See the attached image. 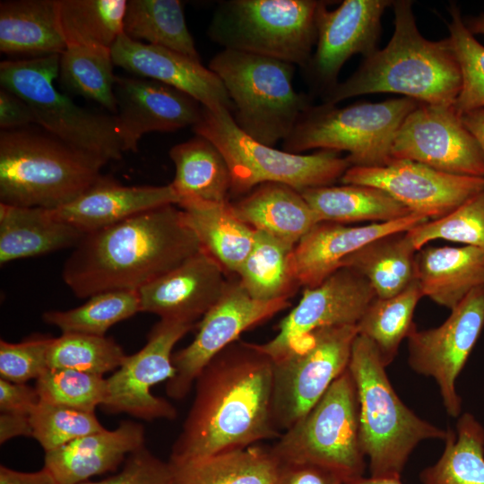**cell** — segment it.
Wrapping results in <instances>:
<instances>
[{
    "label": "cell",
    "instance_id": "3",
    "mask_svg": "<svg viewBox=\"0 0 484 484\" xmlns=\"http://www.w3.org/2000/svg\"><path fill=\"white\" fill-rule=\"evenodd\" d=\"M394 30L383 49L365 57L349 78L324 95L336 105L356 96L392 92L429 105L454 106L462 74L451 40H428L418 30L409 0L393 1Z\"/></svg>",
    "mask_w": 484,
    "mask_h": 484
},
{
    "label": "cell",
    "instance_id": "34",
    "mask_svg": "<svg viewBox=\"0 0 484 484\" xmlns=\"http://www.w3.org/2000/svg\"><path fill=\"white\" fill-rule=\"evenodd\" d=\"M417 252L407 231L397 232L366 245L345 258L341 268H351L361 274L376 298H389L416 280Z\"/></svg>",
    "mask_w": 484,
    "mask_h": 484
},
{
    "label": "cell",
    "instance_id": "55",
    "mask_svg": "<svg viewBox=\"0 0 484 484\" xmlns=\"http://www.w3.org/2000/svg\"><path fill=\"white\" fill-rule=\"evenodd\" d=\"M467 29L473 34L484 35V13L463 19Z\"/></svg>",
    "mask_w": 484,
    "mask_h": 484
},
{
    "label": "cell",
    "instance_id": "30",
    "mask_svg": "<svg viewBox=\"0 0 484 484\" xmlns=\"http://www.w3.org/2000/svg\"><path fill=\"white\" fill-rule=\"evenodd\" d=\"M66 48L56 0H7L0 3V50L34 57L61 55Z\"/></svg>",
    "mask_w": 484,
    "mask_h": 484
},
{
    "label": "cell",
    "instance_id": "35",
    "mask_svg": "<svg viewBox=\"0 0 484 484\" xmlns=\"http://www.w3.org/2000/svg\"><path fill=\"white\" fill-rule=\"evenodd\" d=\"M293 246L255 230L252 248L237 275L254 298L264 301L288 299L299 287Z\"/></svg>",
    "mask_w": 484,
    "mask_h": 484
},
{
    "label": "cell",
    "instance_id": "53",
    "mask_svg": "<svg viewBox=\"0 0 484 484\" xmlns=\"http://www.w3.org/2000/svg\"><path fill=\"white\" fill-rule=\"evenodd\" d=\"M0 484H56L52 473L43 466L37 471L25 472L0 466Z\"/></svg>",
    "mask_w": 484,
    "mask_h": 484
},
{
    "label": "cell",
    "instance_id": "1",
    "mask_svg": "<svg viewBox=\"0 0 484 484\" xmlns=\"http://www.w3.org/2000/svg\"><path fill=\"white\" fill-rule=\"evenodd\" d=\"M273 360L237 340L194 382V402L169 462L180 463L279 438L272 416Z\"/></svg>",
    "mask_w": 484,
    "mask_h": 484
},
{
    "label": "cell",
    "instance_id": "29",
    "mask_svg": "<svg viewBox=\"0 0 484 484\" xmlns=\"http://www.w3.org/2000/svg\"><path fill=\"white\" fill-rule=\"evenodd\" d=\"M177 206L202 249L225 271L237 274L252 248L255 230L234 213L229 202L185 199Z\"/></svg>",
    "mask_w": 484,
    "mask_h": 484
},
{
    "label": "cell",
    "instance_id": "5",
    "mask_svg": "<svg viewBox=\"0 0 484 484\" xmlns=\"http://www.w3.org/2000/svg\"><path fill=\"white\" fill-rule=\"evenodd\" d=\"M374 343L358 334L348 366L356 384L360 442L370 477L401 478L415 447L445 440L447 430L422 419L394 391Z\"/></svg>",
    "mask_w": 484,
    "mask_h": 484
},
{
    "label": "cell",
    "instance_id": "43",
    "mask_svg": "<svg viewBox=\"0 0 484 484\" xmlns=\"http://www.w3.org/2000/svg\"><path fill=\"white\" fill-rule=\"evenodd\" d=\"M449 13V39L462 74V87L454 107L462 116L484 109V46L467 29L457 4H452Z\"/></svg>",
    "mask_w": 484,
    "mask_h": 484
},
{
    "label": "cell",
    "instance_id": "28",
    "mask_svg": "<svg viewBox=\"0 0 484 484\" xmlns=\"http://www.w3.org/2000/svg\"><path fill=\"white\" fill-rule=\"evenodd\" d=\"M234 213L255 230L295 246L320 220L301 193L280 183H264L230 203Z\"/></svg>",
    "mask_w": 484,
    "mask_h": 484
},
{
    "label": "cell",
    "instance_id": "31",
    "mask_svg": "<svg viewBox=\"0 0 484 484\" xmlns=\"http://www.w3.org/2000/svg\"><path fill=\"white\" fill-rule=\"evenodd\" d=\"M169 155L175 166V176L170 185L179 202L185 199L228 202L231 184L229 167L211 141L196 134L174 145Z\"/></svg>",
    "mask_w": 484,
    "mask_h": 484
},
{
    "label": "cell",
    "instance_id": "15",
    "mask_svg": "<svg viewBox=\"0 0 484 484\" xmlns=\"http://www.w3.org/2000/svg\"><path fill=\"white\" fill-rule=\"evenodd\" d=\"M289 306L288 299H255L238 279L228 281L220 298L202 317L192 342L173 353L174 375L167 381V394L175 400L185 398L202 370L218 353L238 340L243 332Z\"/></svg>",
    "mask_w": 484,
    "mask_h": 484
},
{
    "label": "cell",
    "instance_id": "45",
    "mask_svg": "<svg viewBox=\"0 0 484 484\" xmlns=\"http://www.w3.org/2000/svg\"><path fill=\"white\" fill-rule=\"evenodd\" d=\"M35 388L40 402L95 412L106 398L107 378L73 369L48 368L36 380Z\"/></svg>",
    "mask_w": 484,
    "mask_h": 484
},
{
    "label": "cell",
    "instance_id": "20",
    "mask_svg": "<svg viewBox=\"0 0 484 484\" xmlns=\"http://www.w3.org/2000/svg\"><path fill=\"white\" fill-rule=\"evenodd\" d=\"M116 129L123 151H137L142 137L151 132H173L195 125L203 106L190 95L165 83L117 76Z\"/></svg>",
    "mask_w": 484,
    "mask_h": 484
},
{
    "label": "cell",
    "instance_id": "39",
    "mask_svg": "<svg viewBox=\"0 0 484 484\" xmlns=\"http://www.w3.org/2000/svg\"><path fill=\"white\" fill-rule=\"evenodd\" d=\"M423 297L414 280L406 289L389 298H376L357 324L358 334L371 341L387 367L397 355L400 344L415 325L412 321Z\"/></svg>",
    "mask_w": 484,
    "mask_h": 484
},
{
    "label": "cell",
    "instance_id": "23",
    "mask_svg": "<svg viewBox=\"0 0 484 484\" xmlns=\"http://www.w3.org/2000/svg\"><path fill=\"white\" fill-rule=\"evenodd\" d=\"M428 218L411 213L404 218L348 227L340 223L320 222L295 246L293 260L300 286L312 288L322 283L341 268L342 261L376 238L410 230Z\"/></svg>",
    "mask_w": 484,
    "mask_h": 484
},
{
    "label": "cell",
    "instance_id": "19",
    "mask_svg": "<svg viewBox=\"0 0 484 484\" xmlns=\"http://www.w3.org/2000/svg\"><path fill=\"white\" fill-rule=\"evenodd\" d=\"M376 298L361 274L341 267L319 285L305 288L298 305L280 322L278 333L258 346L272 360L277 359L317 329L357 325Z\"/></svg>",
    "mask_w": 484,
    "mask_h": 484
},
{
    "label": "cell",
    "instance_id": "48",
    "mask_svg": "<svg viewBox=\"0 0 484 484\" xmlns=\"http://www.w3.org/2000/svg\"><path fill=\"white\" fill-rule=\"evenodd\" d=\"M172 480L170 462L162 461L143 445L127 456L118 472L81 484H172Z\"/></svg>",
    "mask_w": 484,
    "mask_h": 484
},
{
    "label": "cell",
    "instance_id": "8",
    "mask_svg": "<svg viewBox=\"0 0 484 484\" xmlns=\"http://www.w3.org/2000/svg\"><path fill=\"white\" fill-rule=\"evenodd\" d=\"M419 101L407 98L355 103L344 108L311 105L282 142L283 150L301 153L312 149L347 151L351 167H383L393 161V140Z\"/></svg>",
    "mask_w": 484,
    "mask_h": 484
},
{
    "label": "cell",
    "instance_id": "47",
    "mask_svg": "<svg viewBox=\"0 0 484 484\" xmlns=\"http://www.w3.org/2000/svg\"><path fill=\"white\" fill-rule=\"evenodd\" d=\"M52 339L46 334H36L20 342L1 340V378L23 384L37 380L48 369V352Z\"/></svg>",
    "mask_w": 484,
    "mask_h": 484
},
{
    "label": "cell",
    "instance_id": "37",
    "mask_svg": "<svg viewBox=\"0 0 484 484\" xmlns=\"http://www.w3.org/2000/svg\"><path fill=\"white\" fill-rule=\"evenodd\" d=\"M437 462L419 475L422 484H484V427L471 413L448 428Z\"/></svg>",
    "mask_w": 484,
    "mask_h": 484
},
{
    "label": "cell",
    "instance_id": "40",
    "mask_svg": "<svg viewBox=\"0 0 484 484\" xmlns=\"http://www.w3.org/2000/svg\"><path fill=\"white\" fill-rule=\"evenodd\" d=\"M111 49L67 47L60 55L58 76L68 91L117 111Z\"/></svg>",
    "mask_w": 484,
    "mask_h": 484
},
{
    "label": "cell",
    "instance_id": "26",
    "mask_svg": "<svg viewBox=\"0 0 484 484\" xmlns=\"http://www.w3.org/2000/svg\"><path fill=\"white\" fill-rule=\"evenodd\" d=\"M415 278L423 294L452 310L484 287V250L473 246H428L417 252Z\"/></svg>",
    "mask_w": 484,
    "mask_h": 484
},
{
    "label": "cell",
    "instance_id": "14",
    "mask_svg": "<svg viewBox=\"0 0 484 484\" xmlns=\"http://www.w3.org/2000/svg\"><path fill=\"white\" fill-rule=\"evenodd\" d=\"M484 328V287L467 295L437 327L418 330L407 337L408 362L413 371L436 382L443 404L452 417H459L462 398L455 382Z\"/></svg>",
    "mask_w": 484,
    "mask_h": 484
},
{
    "label": "cell",
    "instance_id": "27",
    "mask_svg": "<svg viewBox=\"0 0 484 484\" xmlns=\"http://www.w3.org/2000/svg\"><path fill=\"white\" fill-rule=\"evenodd\" d=\"M85 235L50 209L0 203V264L75 247Z\"/></svg>",
    "mask_w": 484,
    "mask_h": 484
},
{
    "label": "cell",
    "instance_id": "42",
    "mask_svg": "<svg viewBox=\"0 0 484 484\" xmlns=\"http://www.w3.org/2000/svg\"><path fill=\"white\" fill-rule=\"evenodd\" d=\"M112 338L78 333L53 337L48 352L50 369H73L103 376L117 370L126 358Z\"/></svg>",
    "mask_w": 484,
    "mask_h": 484
},
{
    "label": "cell",
    "instance_id": "46",
    "mask_svg": "<svg viewBox=\"0 0 484 484\" xmlns=\"http://www.w3.org/2000/svg\"><path fill=\"white\" fill-rule=\"evenodd\" d=\"M33 438L45 453L87 435L101 431L95 412H89L65 406L40 402L30 414Z\"/></svg>",
    "mask_w": 484,
    "mask_h": 484
},
{
    "label": "cell",
    "instance_id": "38",
    "mask_svg": "<svg viewBox=\"0 0 484 484\" xmlns=\"http://www.w3.org/2000/svg\"><path fill=\"white\" fill-rule=\"evenodd\" d=\"M67 47L111 49L123 32L126 0H56Z\"/></svg>",
    "mask_w": 484,
    "mask_h": 484
},
{
    "label": "cell",
    "instance_id": "44",
    "mask_svg": "<svg viewBox=\"0 0 484 484\" xmlns=\"http://www.w3.org/2000/svg\"><path fill=\"white\" fill-rule=\"evenodd\" d=\"M407 235L417 251L436 239L484 250V190L445 216L407 230Z\"/></svg>",
    "mask_w": 484,
    "mask_h": 484
},
{
    "label": "cell",
    "instance_id": "2",
    "mask_svg": "<svg viewBox=\"0 0 484 484\" xmlns=\"http://www.w3.org/2000/svg\"><path fill=\"white\" fill-rule=\"evenodd\" d=\"M200 250L181 209L168 204L86 233L65 261L62 278L81 298L138 290Z\"/></svg>",
    "mask_w": 484,
    "mask_h": 484
},
{
    "label": "cell",
    "instance_id": "13",
    "mask_svg": "<svg viewBox=\"0 0 484 484\" xmlns=\"http://www.w3.org/2000/svg\"><path fill=\"white\" fill-rule=\"evenodd\" d=\"M194 323L160 319L150 331L144 346L127 355L123 364L107 378V394L100 408L108 414L126 413L146 421L174 419L177 409L151 388L174 375L172 351L190 332Z\"/></svg>",
    "mask_w": 484,
    "mask_h": 484
},
{
    "label": "cell",
    "instance_id": "36",
    "mask_svg": "<svg viewBox=\"0 0 484 484\" xmlns=\"http://www.w3.org/2000/svg\"><path fill=\"white\" fill-rule=\"evenodd\" d=\"M123 32L133 40L201 61L178 0H129Z\"/></svg>",
    "mask_w": 484,
    "mask_h": 484
},
{
    "label": "cell",
    "instance_id": "12",
    "mask_svg": "<svg viewBox=\"0 0 484 484\" xmlns=\"http://www.w3.org/2000/svg\"><path fill=\"white\" fill-rule=\"evenodd\" d=\"M357 325L317 329L273 360L272 416L281 433L304 417L348 368Z\"/></svg>",
    "mask_w": 484,
    "mask_h": 484
},
{
    "label": "cell",
    "instance_id": "49",
    "mask_svg": "<svg viewBox=\"0 0 484 484\" xmlns=\"http://www.w3.org/2000/svg\"><path fill=\"white\" fill-rule=\"evenodd\" d=\"M272 484H347L335 472L311 463L281 462Z\"/></svg>",
    "mask_w": 484,
    "mask_h": 484
},
{
    "label": "cell",
    "instance_id": "41",
    "mask_svg": "<svg viewBox=\"0 0 484 484\" xmlns=\"http://www.w3.org/2000/svg\"><path fill=\"white\" fill-rule=\"evenodd\" d=\"M138 312H141L138 291L117 290L95 294L72 309L47 311L42 319L46 324L57 327L62 333L105 336L112 325Z\"/></svg>",
    "mask_w": 484,
    "mask_h": 484
},
{
    "label": "cell",
    "instance_id": "51",
    "mask_svg": "<svg viewBox=\"0 0 484 484\" xmlns=\"http://www.w3.org/2000/svg\"><path fill=\"white\" fill-rule=\"evenodd\" d=\"M36 124L30 106L15 93L1 88L0 90V127L2 130L25 128Z\"/></svg>",
    "mask_w": 484,
    "mask_h": 484
},
{
    "label": "cell",
    "instance_id": "33",
    "mask_svg": "<svg viewBox=\"0 0 484 484\" xmlns=\"http://www.w3.org/2000/svg\"><path fill=\"white\" fill-rule=\"evenodd\" d=\"M300 193L320 222H387L411 214L407 207L375 186L343 184L310 188Z\"/></svg>",
    "mask_w": 484,
    "mask_h": 484
},
{
    "label": "cell",
    "instance_id": "4",
    "mask_svg": "<svg viewBox=\"0 0 484 484\" xmlns=\"http://www.w3.org/2000/svg\"><path fill=\"white\" fill-rule=\"evenodd\" d=\"M106 163L47 132L1 130L0 201L57 209L85 191Z\"/></svg>",
    "mask_w": 484,
    "mask_h": 484
},
{
    "label": "cell",
    "instance_id": "56",
    "mask_svg": "<svg viewBox=\"0 0 484 484\" xmlns=\"http://www.w3.org/2000/svg\"><path fill=\"white\" fill-rule=\"evenodd\" d=\"M347 484H402L401 478H364L360 477Z\"/></svg>",
    "mask_w": 484,
    "mask_h": 484
},
{
    "label": "cell",
    "instance_id": "11",
    "mask_svg": "<svg viewBox=\"0 0 484 484\" xmlns=\"http://www.w3.org/2000/svg\"><path fill=\"white\" fill-rule=\"evenodd\" d=\"M59 59L53 55L2 61L1 88L26 101L47 133L106 162L120 160L124 151L114 117L83 108L55 87Z\"/></svg>",
    "mask_w": 484,
    "mask_h": 484
},
{
    "label": "cell",
    "instance_id": "22",
    "mask_svg": "<svg viewBox=\"0 0 484 484\" xmlns=\"http://www.w3.org/2000/svg\"><path fill=\"white\" fill-rule=\"evenodd\" d=\"M227 282L223 267L202 249L139 289L140 309L194 324L217 302Z\"/></svg>",
    "mask_w": 484,
    "mask_h": 484
},
{
    "label": "cell",
    "instance_id": "10",
    "mask_svg": "<svg viewBox=\"0 0 484 484\" xmlns=\"http://www.w3.org/2000/svg\"><path fill=\"white\" fill-rule=\"evenodd\" d=\"M271 450L281 462L326 468L347 483L363 477L366 467L356 384L347 368L311 410L281 433Z\"/></svg>",
    "mask_w": 484,
    "mask_h": 484
},
{
    "label": "cell",
    "instance_id": "18",
    "mask_svg": "<svg viewBox=\"0 0 484 484\" xmlns=\"http://www.w3.org/2000/svg\"><path fill=\"white\" fill-rule=\"evenodd\" d=\"M388 0H344L334 10L323 1L317 14L315 50L304 68L310 83L324 95L338 83V74L355 54L368 57L377 50L382 15Z\"/></svg>",
    "mask_w": 484,
    "mask_h": 484
},
{
    "label": "cell",
    "instance_id": "7",
    "mask_svg": "<svg viewBox=\"0 0 484 484\" xmlns=\"http://www.w3.org/2000/svg\"><path fill=\"white\" fill-rule=\"evenodd\" d=\"M193 129L223 155L235 194H246L264 183L284 184L299 192L332 186L351 167L337 151L291 153L259 143L244 133L224 108L212 111L203 107Z\"/></svg>",
    "mask_w": 484,
    "mask_h": 484
},
{
    "label": "cell",
    "instance_id": "54",
    "mask_svg": "<svg viewBox=\"0 0 484 484\" xmlns=\"http://www.w3.org/2000/svg\"><path fill=\"white\" fill-rule=\"evenodd\" d=\"M466 128L474 136L484 154V109H478L462 116Z\"/></svg>",
    "mask_w": 484,
    "mask_h": 484
},
{
    "label": "cell",
    "instance_id": "21",
    "mask_svg": "<svg viewBox=\"0 0 484 484\" xmlns=\"http://www.w3.org/2000/svg\"><path fill=\"white\" fill-rule=\"evenodd\" d=\"M114 65L139 77L176 88L212 111L222 108L231 115L233 104L218 75L187 56L135 41L124 33L111 48Z\"/></svg>",
    "mask_w": 484,
    "mask_h": 484
},
{
    "label": "cell",
    "instance_id": "17",
    "mask_svg": "<svg viewBox=\"0 0 484 484\" xmlns=\"http://www.w3.org/2000/svg\"><path fill=\"white\" fill-rule=\"evenodd\" d=\"M341 182L380 188L428 220L445 216L484 190V177L449 174L407 160L383 167H350Z\"/></svg>",
    "mask_w": 484,
    "mask_h": 484
},
{
    "label": "cell",
    "instance_id": "32",
    "mask_svg": "<svg viewBox=\"0 0 484 484\" xmlns=\"http://www.w3.org/2000/svg\"><path fill=\"white\" fill-rule=\"evenodd\" d=\"M280 462L271 446L252 445L171 463L172 484H272Z\"/></svg>",
    "mask_w": 484,
    "mask_h": 484
},
{
    "label": "cell",
    "instance_id": "52",
    "mask_svg": "<svg viewBox=\"0 0 484 484\" xmlns=\"http://www.w3.org/2000/svg\"><path fill=\"white\" fill-rule=\"evenodd\" d=\"M19 436L33 437L30 415L1 412L0 444Z\"/></svg>",
    "mask_w": 484,
    "mask_h": 484
},
{
    "label": "cell",
    "instance_id": "16",
    "mask_svg": "<svg viewBox=\"0 0 484 484\" xmlns=\"http://www.w3.org/2000/svg\"><path fill=\"white\" fill-rule=\"evenodd\" d=\"M392 156L449 174L484 177V154L454 106L419 103L395 133Z\"/></svg>",
    "mask_w": 484,
    "mask_h": 484
},
{
    "label": "cell",
    "instance_id": "25",
    "mask_svg": "<svg viewBox=\"0 0 484 484\" xmlns=\"http://www.w3.org/2000/svg\"><path fill=\"white\" fill-rule=\"evenodd\" d=\"M144 440L142 424L122 420L114 429L105 428L45 453L44 467L56 484H81L116 471L130 454L145 445Z\"/></svg>",
    "mask_w": 484,
    "mask_h": 484
},
{
    "label": "cell",
    "instance_id": "9",
    "mask_svg": "<svg viewBox=\"0 0 484 484\" xmlns=\"http://www.w3.org/2000/svg\"><path fill=\"white\" fill-rule=\"evenodd\" d=\"M322 2L223 1L215 10L207 33L224 49L267 56L304 69L316 43Z\"/></svg>",
    "mask_w": 484,
    "mask_h": 484
},
{
    "label": "cell",
    "instance_id": "6",
    "mask_svg": "<svg viewBox=\"0 0 484 484\" xmlns=\"http://www.w3.org/2000/svg\"><path fill=\"white\" fill-rule=\"evenodd\" d=\"M295 66L223 48L208 67L222 82L238 126L255 141L274 147L291 134L300 116L312 105L309 97L293 86Z\"/></svg>",
    "mask_w": 484,
    "mask_h": 484
},
{
    "label": "cell",
    "instance_id": "50",
    "mask_svg": "<svg viewBox=\"0 0 484 484\" xmlns=\"http://www.w3.org/2000/svg\"><path fill=\"white\" fill-rule=\"evenodd\" d=\"M39 402L35 387L26 383H14L0 378L1 412L30 415Z\"/></svg>",
    "mask_w": 484,
    "mask_h": 484
},
{
    "label": "cell",
    "instance_id": "24",
    "mask_svg": "<svg viewBox=\"0 0 484 484\" xmlns=\"http://www.w3.org/2000/svg\"><path fill=\"white\" fill-rule=\"evenodd\" d=\"M178 203L179 197L170 184L124 186L112 177L100 174L75 199L50 210L56 218L86 234L141 212Z\"/></svg>",
    "mask_w": 484,
    "mask_h": 484
}]
</instances>
